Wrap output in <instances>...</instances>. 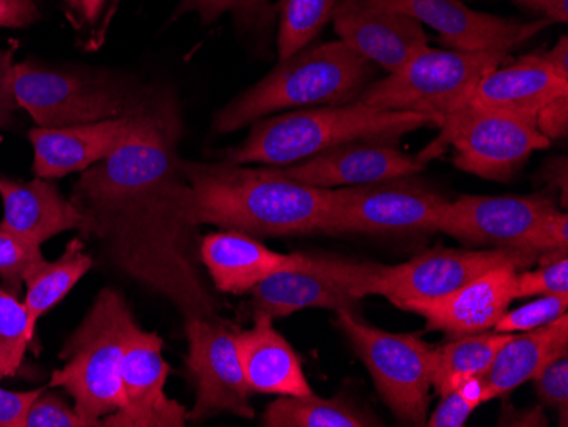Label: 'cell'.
<instances>
[{"label":"cell","mask_w":568,"mask_h":427,"mask_svg":"<svg viewBox=\"0 0 568 427\" xmlns=\"http://www.w3.org/2000/svg\"><path fill=\"white\" fill-rule=\"evenodd\" d=\"M375 72V63L344 41L310 43L223 106L213 129L232 133L277 111L351 103L365 92Z\"/></svg>","instance_id":"obj_4"},{"label":"cell","mask_w":568,"mask_h":427,"mask_svg":"<svg viewBox=\"0 0 568 427\" xmlns=\"http://www.w3.org/2000/svg\"><path fill=\"white\" fill-rule=\"evenodd\" d=\"M439 129V136L417 155L423 164L453 146L456 167L496 183L513 181L535 152L551 143L539 132L535 118L513 114H465L445 121Z\"/></svg>","instance_id":"obj_11"},{"label":"cell","mask_w":568,"mask_h":427,"mask_svg":"<svg viewBox=\"0 0 568 427\" xmlns=\"http://www.w3.org/2000/svg\"><path fill=\"white\" fill-rule=\"evenodd\" d=\"M531 382L535 384L536 397H538L539 404L557 410L561 416L560 426H567L568 353L548 363Z\"/></svg>","instance_id":"obj_36"},{"label":"cell","mask_w":568,"mask_h":427,"mask_svg":"<svg viewBox=\"0 0 568 427\" xmlns=\"http://www.w3.org/2000/svg\"><path fill=\"white\" fill-rule=\"evenodd\" d=\"M424 167L426 164L417 155L405 154L395 146V142L366 140L335 146L296 164L273 169L296 183L334 190L408 177L419 174Z\"/></svg>","instance_id":"obj_17"},{"label":"cell","mask_w":568,"mask_h":427,"mask_svg":"<svg viewBox=\"0 0 568 427\" xmlns=\"http://www.w3.org/2000/svg\"><path fill=\"white\" fill-rule=\"evenodd\" d=\"M331 21L341 41L388 73L427 47L419 21L376 8L369 0H335Z\"/></svg>","instance_id":"obj_18"},{"label":"cell","mask_w":568,"mask_h":427,"mask_svg":"<svg viewBox=\"0 0 568 427\" xmlns=\"http://www.w3.org/2000/svg\"><path fill=\"white\" fill-rule=\"evenodd\" d=\"M183 135L178 95L146 92L132 135L82 172L70 201L84 215L81 234L98 242L111 266L171 302L184 321L215 318L219 304L201 271L197 227L183 212Z\"/></svg>","instance_id":"obj_1"},{"label":"cell","mask_w":568,"mask_h":427,"mask_svg":"<svg viewBox=\"0 0 568 427\" xmlns=\"http://www.w3.org/2000/svg\"><path fill=\"white\" fill-rule=\"evenodd\" d=\"M267 427H375L378 417L351 398L277 397L263 416Z\"/></svg>","instance_id":"obj_27"},{"label":"cell","mask_w":568,"mask_h":427,"mask_svg":"<svg viewBox=\"0 0 568 427\" xmlns=\"http://www.w3.org/2000/svg\"><path fill=\"white\" fill-rule=\"evenodd\" d=\"M187 12H196L203 27L229 12L244 30L267 31L277 18V4H271V0H179L174 18Z\"/></svg>","instance_id":"obj_30"},{"label":"cell","mask_w":568,"mask_h":427,"mask_svg":"<svg viewBox=\"0 0 568 427\" xmlns=\"http://www.w3.org/2000/svg\"><path fill=\"white\" fill-rule=\"evenodd\" d=\"M518 271L516 266L494 267L446 298L412 312L426 318L427 331H439L452 339L488 333L516 299Z\"/></svg>","instance_id":"obj_22"},{"label":"cell","mask_w":568,"mask_h":427,"mask_svg":"<svg viewBox=\"0 0 568 427\" xmlns=\"http://www.w3.org/2000/svg\"><path fill=\"white\" fill-rule=\"evenodd\" d=\"M140 108L126 116L95 123L75 124L67 129H31L34 175L41 180L53 181L62 180L73 172L88 171L102 159L113 154L114 150L132 135L139 120Z\"/></svg>","instance_id":"obj_20"},{"label":"cell","mask_w":568,"mask_h":427,"mask_svg":"<svg viewBox=\"0 0 568 427\" xmlns=\"http://www.w3.org/2000/svg\"><path fill=\"white\" fill-rule=\"evenodd\" d=\"M558 209L548 193L526 196H474L448 201L437 222V232L474 245L493 248H526L539 220ZM531 253V251H529Z\"/></svg>","instance_id":"obj_15"},{"label":"cell","mask_w":568,"mask_h":427,"mask_svg":"<svg viewBox=\"0 0 568 427\" xmlns=\"http://www.w3.org/2000/svg\"><path fill=\"white\" fill-rule=\"evenodd\" d=\"M356 315L349 311L335 312V325L365 363L379 397L405 426H426L434 346L414 334L378 329Z\"/></svg>","instance_id":"obj_8"},{"label":"cell","mask_w":568,"mask_h":427,"mask_svg":"<svg viewBox=\"0 0 568 427\" xmlns=\"http://www.w3.org/2000/svg\"><path fill=\"white\" fill-rule=\"evenodd\" d=\"M376 8L400 12L427 24L449 50L459 52H504L521 47L545 28L547 19L518 21L474 11L462 0H369Z\"/></svg>","instance_id":"obj_13"},{"label":"cell","mask_w":568,"mask_h":427,"mask_svg":"<svg viewBox=\"0 0 568 427\" xmlns=\"http://www.w3.org/2000/svg\"><path fill=\"white\" fill-rule=\"evenodd\" d=\"M164 340L136 325L128 337L121 363L123 406L101 420L106 427H184L187 409L165 395L171 366Z\"/></svg>","instance_id":"obj_14"},{"label":"cell","mask_w":568,"mask_h":427,"mask_svg":"<svg viewBox=\"0 0 568 427\" xmlns=\"http://www.w3.org/2000/svg\"><path fill=\"white\" fill-rule=\"evenodd\" d=\"M565 353H568L567 314L538 329L510 336L481 376L485 400L506 397Z\"/></svg>","instance_id":"obj_25"},{"label":"cell","mask_w":568,"mask_h":427,"mask_svg":"<svg viewBox=\"0 0 568 427\" xmlns=\"http://www.w3.org/2000/svg\"><path fill=\"white\" fill-rule=\"evenodd\" d=\"M514 4L521 6L535 12L548 22L568 21V0H513Z\"/></svg>","instance_id":"obj_44"},{"label":"cell","mask_w":568,"mask_h":427,"mask_svg":"<svg viewBox=\"0 0 568 427\" xmlns=\"http://www.w3.org/2000/svg\"><path fill=\"white\" fill-rule=\"evenodd\" d=\"M200 261L219 292L244 295L273 274L308 270L317 256L274 253L244 232L222 231L201 238Z\"/></svg>","instance_id":"obj_21"},{"label":"cell","mask_w":568,"mask_h":427,"mask_svg":"<svg viewBox=\"0 0 568 427\" xmlns=\"http://www.w3.org/2000/svg\"><path fill=\"white\" fill-rule=\"evenodd\" d=\"M568 248L539 254L538 270L516 273V299L568 293Z\"/></svg>","instance_id":"obj_32"},{"label":"cell","mask_w":568,"mask_h":427,"mask_svg":"<svg viewBox=\"0 0 568 427\" xmlns=\"http://www.w3.org/2000/svg\"><path fill=\"white\" fill-rule=\"evenodd\" d=\"M65 4L82 18V0H65Z\"/></svg>","instance_id":"obj_47"},{"label":"cell","mask_w":568,"mask_h":427,"mask_svg":"<svg viewBox=\"0 0 568 427\" xmlns=\"http://www.w3.org/2000/svg\"><path fill=\"white\" fill-rule=\"evenodd\" d=\"M16 103L40 129H67L126 116L146 94L123 82L92 73L47 69L31 62L14 65Z\"/></svg>","instance_id":"obj_9"},{"label":"cell","mask_w":568,"mask_h":427,"mask_svg":"<svg viewBox=\"0 0 568 427\" xmlns=\"http://www.w3.org/2000/svg\"><path fill=\"white\" fill-rule=\"evenodd\" d=\"M448 200L408 177L328 190L321 234L412 235L437 232Z\"/></svg>","instance_id":"obj_10"},{"label":"cell","mask_w":568,"mask_h":427,"mask_svg":"<svg viewBox=\"0 0 568 427\" xmlns=\"http://www.w3.org/2000/svg\"><path fill=\"white\" fill-rule=\"evenodd\" d=\"M186 322V368L196 390V401L187 413L191 423H203L220 414L252 419V390L239 359L237 327L215 318Z\"/></svg>","instance_id":"obj_12"},{"label":"cell","mask_w":568,"mask_h":427,"mask_svg":"<svg viewBox=\"0 0 568 427\" xmlns=\"http://www.w3.org/2000/svg\"><path fill=\"white\" fill-rule=\"evenodd\" d=\"M427 126L442 123L426 114L379 110L356 99L346 104L300 108L292 113L261 118L252 123L247 139L223 157L239 165L284 167L346 143L397 142L400 136Z\"/></svg>","instance_id":"obj_3"},{"label":"cell","mask_w":568,"mask_h":427,"mask_svg":"<svg viewBox=\"0 0 568 427\" xmlns=\"http://www.w3.org/2000/svg\"><path fill=\"white\" fill-rule=\"evenodd\" d=\"M568 247V216L560 210H551L550 213L539 220L532 234L526 242V248L535 254L550 253L557 248Z\"/></svg>","instance_id":"obj_38"},{"label":"cell","mask_w":568,"mask_h":427,"mask_svg":"<svg viewBox=\"0 0 568 427\" xmlns=\"http://www.w3.org/2000/svg\"><path fill=\"white\" fill-rule=\"evenodd\" d=\"M485 392L481 378H474L456 390L442 397L426 426L429 427H463L470 419L471 414L485 404Z\"/></svg>","instance_id":"obj_35"},{"label":"cell","mask_w":568,"mask_h":427,"mask_svg":"<svg viewBox=\"0 0 568 427\" xmlns=\"http://www.w3.org/2000/svg\"><path fill=\"white\" fill-rule=\"evenodd\" d=\"M31 339L33 333L24 304L14 293L0 289V363L8 368L9 375H16L21 368Z\"/></svg>","instance_id":"obj_31"},{"label":"cell","mask_w":568,"mask_h":427,"mask_svg":"<svg viewBox=\"0 0 568 427\" xmlns=\"http://www.w3.org/2000/svg\"><path fill=\"white\" fill-rule=\"evenodd\" d=\"M106 0H82V19L88 22L98 21Z\"/></svg>","instance_id":"obj_46"},{"label":"cell","mask_w":568,"mask_h":427,"mask_svg":"<svg viewBox=\"0 0 568 427\" xmlns=\"http://www.w3.org/2000/svg\"><path fill=\"white\" fill-rule=\"evenodd\" d=\"M43 260L41 245L0 228V278L4 289L16 295L24 283L26 273Z\"/></svg>","instance_id":"obj_34"},{"label":"cell","mask_w":568,"mask_h":427,"mask_svg":"<svg viewBox=\"0 0 568 427\" xmlns=\"http://www.w3.org/2000/svg\"><path fill=\"white\" fill-rule=\"evenodd\" d=\"M567 311L568 293L539 296L516 311H507L493 331L500 334L528 333L551 324L560 315L567 314Z\"/></svg>","instance_id":"obj_33"},{"label":"cell","mask_w":568,"mask_h":427,"mask_svg":"<svg viewBox=\"0 0 568 427\" xmlns=\"http://www.w3.org/2000/svg\"><path fill=\"white\" fill-rule=\"evenodd\" d=\"M235 344L245 382L252 392L276 397L315 394L295 349L274 329L273 318L255 314L251 329L237 331Z\"/></svg>","instance_id":"obj_23"},{"label":"cell","mask_w":568,"mask_h":427,"mask_svg":"<svg viewBox=\"0 0 568 427\" xmlns=\"http://www.w3.org/2000/svg\"><path fill=\"white\" fill-rule=\"evenodd\" d=\"M361 263L317 256L308 270L283 271L273 274L251 289L255 314L267 317H290L303 308H328L357 314V274Z\"/></svg>","instance_id":"obj_16"},{"label":"cell","mask_w":568,"mask_h":427,"mask_svg":"<svg viewBox=\"0 0 568 427\" xmlns=\"http://www.w3.org/2000/svg\"><path fill=\"white\" fill-rule=\"evenodd\" d=\"M136 325L124 296L104 288L60 353L65 365L51 373L50 387L63 388L73 398L89 427L101 426L123 406L121 363Z\"/></svg>","instance_id":"obj_5"},{"label":"cell","mask_w":568,"mask_h":427,"mask_svg":"<svg viewBox=\"0 0 568 427\" xmlns=\"http://www.w3.org/2000/svg\"><path fill=\"white\" fill-rule=\"evenodd\" d=\"M335 0H280L277 2V53L280 60L308 47L332 19Z\"/></svg>","instance_id":"obj_29"},{"label":"cell","mask_w":568,"mask_h":427,"mask_svg":"<svg viewBox=\"0 0 568 427\" xmlns=\"http://www.w3.org/2000/svg\"><path fill=\"white\" fill-rule=\"evenodd\" d=\"M40 19L33 0H0V28L19 30L31 27Z\"/></svg>","instance_id":"obj_42"},{"label":"cell","mask_w":568,"mask_h":427,"mask_svg":"<svg viewBox=\"0 0 568 427\" xmlns=\"http://www.w3.org/2000/svg\"><path fill=\"white\" fill-rule=\"evenodd\" d=\"M545 62L560 75V78L568 79V38L561 37L551 50L541 53Z\"/></svg>","instance_id":"obj_45"},{"label":"cell","mask_w":568,"mask_h":427,"mask_svg":"<svg viewBox=\"0 0 568 427\" xmlns=\"http://www.w3.org/2000/svg\"><path fill=\"white\" fill-rule=\"evenodd\" d=\"M44 387L30 392L0 388V427H24L26 414Z\"/></svg>","instance_id":"obj_40"},{"label":"cell","mask_w":568,"mask_h":427,"mask_svg":"<svg viewBox=\"0 0 568 427\" xmlns=\"http://www.w3.org/2000/svg\"><path fill=\"white\" fill-rule=\"evenodd\" d=\"M536 126L548 140H561L568 133V94L558 95L536 114Z\"/></svg>","instance_id":"obj_39"},{"label":"cell","mask_w":568,"mask_h":427,"mask_svg":"<svg viewBox=\"0 0 568 427\" xmlns=\"http://www.w3.org/2000/svg\"><path fill=\"white\" fill-rule=\"evenodd\" d=\"M92 266L94 260L85 253L82 238H72L59 260L40 261L26 273L28 292L22 304L28 311L31 333L34 334L38 321L59 305Z\"/></svg>","instance_id":"obj_26"},{"label":"cell","mask_w":568,"mask_h":427,"mask_svg":"<svg viewBox=\"0 0 568 427\" xmlns=\"http://www.w3.org/2000/svg\"><path fill=\"white\" fill-rule=\"evenodd\" d=\"M183 212L196 227L216 225L252 237L321 234L328 190L306 186L273 167L183 161Z\"/></svg>","instance_id":"obj_2"},{"label":"cell","mask_w":568,"mask_h":427,"mask_svg":"<svg viewBox=\"0 0 568 427\" xmlns=\"http://www.w3.org/2000/svg\"><path fill=\"white\" fill-rule=\"evenodd\" d=\"M561 94H568V79L560 78L544 57L535 53L484 73L463 106L445 121L474 113L513 114L536 120L538 111Z\"/></svg>","instance_id":"obj_19"},{"label":"cell","mask_w":568,"mask_h":427,"mask_svg":"<svg viewBox=\"0 0 568 427\" xmlns=\"http://www.w3.org/2000/svg\"><path fill=\"white\" fill-rule=\"evenodd\" d=\"M538 254L521 248H446L424 251L419 256L397 266L361 263L357 295L361 298L379 295L395 307L412 312L424 304L455 293L475 278L499 266L525 270Z\"/></svg>","instance_id":"obj_7"},{"label":"cell","mask_w":568,"mask_h":427,"mask_svg":"<svg viewBox=\"0 0 568 427\" xmlns=\"http://www.w3.org/2000/svg\"><path fill=\"white\" fill-rule=\"evenodd\" d=\"M499 426H525V427H547L548 417L545 416L544 406L528 407V409H514L510 404H506L500 413Z\"/></svg>","instance_id":"obj_43"},{"label":"cell","mask_w":568,"mask_h":427,"mask_svg":"<svg viewBox=\"0 0 568 427\" xmlns=\"http://www.w3.org/2000/svg\"><path fill=\"white\" fill-rule=\"evenodd\" d=\"M510 62L504 52H459L424 47L400 69L359 95L368 106L426 114L439 123L463 106L481 75Z\"/></svg>","instance_id":"obj_6"},{"label":"cell","mask_w":568,"mask_h":427,"mask_svg":"<svg viewBox=\"0 0 568 427\" xmlns=\"http://www.w3.org/2000/svg\"><path fill=\"white\" fill-rule=\"evenodd\" d=\"M0 197L4 205L0 228L33 244L41 245L63 232L84 228V215L60 194L53 181L37 177L30 183H19L0 174Z\"/></svg>","instance_id":"obj_24"},{"label":"cell","mask_w":568,"mask_h":427,"mask_svg":"<svg viewBox=\"0 0 568 427\" xmlns=\"http://www.w3.org/2000/svg\"><path fill=\"white\" fill-rule=\"evenodd\" d=\"M513 334L480 333L455 337L434 347L433 388L439 397L474 378H481L493 365L497 350Z\"/></svg>","instance_id":"obj_28"},{"label":"cell","mask_w":568,"mask_h":427,"mask_svg":"<svg viewBox=\"0 0 568 427\" xmlns=\"http://www.w3.org/2000/svg\"><path fill=\"white\" fill-rule=\"evenodd\" d=\"M24 427H89L77 413L75 407L69 406L59 394H50L44 388L26 414Z\"/></svg>","instance_id":"obj_37"},{"label":"cell","mask_w":568,"mask_h":427,"mask_svg":"<svg viewBox=\"0 0 568 427\" xmlns=\"http://www.w3.org/2000/svg\"><path fill=\"white\" fill-rule=\"evenodd\" d=\"M14 60L9 50H0V129H8L14 123L16 103L14 88Z\"/></svg>","instance_id":"obj_41"},{"label":"cell","mask_w":568,"mask_h":427,"mask_svg":"<svg viewBox=\"0 0 568 427\" xmlns=\"http://www.w3.org/2000/svg\"><path fill=\"white\" fill-rule=\"evenodd\" d=\"M8 376H11L9 375L8 368L0 363V380H2V378H8Z\"/></svg>","instance_id":"obj_48"}]
</instances>
